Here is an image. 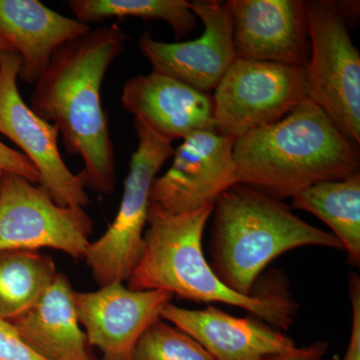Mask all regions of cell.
<instances>
[{
	"label": "cell",
	"instance_id": "obj_26",
	"mask_svg": "<svg viewBox=\"0 0 360 360\" xmlns=\"http://www.w3.org/2000/svg\"><path fill=\"white\" fill-rule=\"evenodd\" d=\"M336 11L345 25L349 26L350 22L356 23L359 18V1L335 2Z\"/></svg>",
	"mask_w": 360,
	"mask_h": 360
},
{
	"label": "cell",
	"instance_id": "obj_12",
	"mask_svg": "<svg viewBox=\"0 0 360 360\" xmlns=\"http://www.w3.org/2000/svg\"><path fill=\"white\" fill-rule=\"evenodd\" d=\"M174 295L162 290H131L120 281L90 292L75 291L78 321L101 360H129L137 342Z\"/></svg>",
	"mask_w": 360,
	"mask_h": 360
},
{
	"label": "cell",
	"instance_id": "obj_14",
	"mask_svg": "<svg viewBox=\"0 0 360 360\" xmlns=\"http://www.w3.org/2000/svg\"><path fill=\"white\" fill-rule=\"evenodd\" d=\"M161 319L193 338L215 360H269L296 347L295 340L281 329L215 307L191 310L169 302L161 311Z\"/></svg>",
	"mask_w": 360,
	"mask_h": 360
},
{
	"label": "cell",
	"instance_id": "obj_4",
	"mask_svg": "<svg viewBox=\"0 0 360 360\" xmlns=\"http://www.w3.org/2000/svg\"><path fill=\"white\" fill-rule=\"evenodd\" d=\"M212 269L231 290L253 295L258 276L279 255L302 246L343 250L333 234L316 229L281 200L243 184L219 196L213 208Z\"/></svg>",
	"mask_w": 360,
	"mask_h": 360
},
{
	"label": "cell",
	"instance_id": "obj_23",
	"mask_svg": "<svg viewBox=\"0 0 360 360\" xmlns=\"http://www.w3.org/2000/svg\"><path fill=\"white\" fill-rule=\"evenodd\" d=\"M0 172L20 175L33 184H39V175L34 165L22 153L0 141Z\"/></svg>",
	"mask_w": 360,
	"mask_h": 360
},
{
	"label": "cell",
	"instance_id": "obj_1",
	"mask_svg": "<svg viewBox=\"0 0 360 360\" xmlns=\"http://www.w3.org/2000/svg\"><path fill=\"white\" fill-rule=\"evenodd\" d=\"M127 40L111 25L60 45L30 98V108L58 129L68 153L84 160L85 186L106 195L115 191L116 162L101 86Z\"/></svg>",
	"mask_w": 360,
	"mask_h": 360
},
{
	"label": "cell",
	"instance_id": "obj_27",
	"mask_svg": "<svg viewBox=\"0 0 360 360\" xmlns=\"http://www.w3.org/2000/svg\"><path fill=\"white\" fill-rule=\"evenodd\" d=\"M4 52H15L14 51V49L13 47L11 46L6 40H4L2 39H0V58H1L2 54L4 53Z\"/></svg>",
	"mask_w": 360,
	"mask_h": 360
},
{
	"label": "cell",
	"instance_id": "obj_11",
	"mask_svg": "<svg viewBox=\"0 0 360 360\" xmlns=\"http://www.w3.org/2000/svg\"><path fill=\"white\" fill-rule=\"evenodd\" d=\"M189 6L205 25L200 37L168 44L146 32L139 37V49L155 72L210 94L236 59L233 25L226 2L196 0Z\"/></svg>",
	"mask_w": 360,
	"mask_h": 360
},
{
	"label": "cell",
	"instance_id": "obj_3",
	"mask_svg": "<svg viewBox=\"0 0 360 360\" xmlns=\"http://www.w3.org/2000/svg\"><path fill=\"white\" fill-rule=\"evenodd\" d=\"M214 206L172 214L149 205L143 250L129 278L131 290H162L195 302H220L240 307L272 328L288 330L295 303L284 286L241 295L227 288L202 251L205 225Z\"/></svg>",
	"mask_w": 360,
	"mask_h": 360
},
{
	"label": "cell",
	"instance_id": "obj_19",
	"mask_svg": "<svg viewBox=\"0 0 360 360\" xmlns=\"http://www.w3.org/2000/svg\"><path fill=\"white\" fill-rule=\"evenodd\" d=\"M58 272L39 251L0 252V317L11 321L34 307Z\"/></svg>",
	"mask_w": 360,
	"mask_h": 360
},
{
	"label": "cell",
	"instance_id": "obj_8",
	"mask_svg": "<svg viewBox=\"0 0 360 360\" xmlns=\"http://www.w3.org/2000/svg\"><path fill=\"white\" fill-rule=\"evenodd\" d=\"M94 224L84 207L56 205L40 187L13 174L0 180V252L52 248L84 257Z\"/></svg>",
	"mask_w": 360,
	"mask_h": 360
},
{
	"label": "cell",
	"instance_id": "obj_6",
	"mask_svg": "<svg viewBox=\"0 0 360 360\" xmlns=\"http://www.w3.org/2000/svg\"><path fill=\"white\" fill-rule=\"evenodd\" d=\"M310 58L309 101L317 104L350 141L360 142V54L335 1H304Z\"/></svg>",
	"mask_w": 360,
	"mask_h": 360
},
{
	"label": "cell",
	"instance_id": "obj_10",
	"mask_svg": "<svg viewBox=\"0 0 360 360\" xmlns=\"http://www.w3.org/2000/svg\"><path fill=\"white\" fill-rule=\"evenodd\" d=\"M236 141L217 129L200 130L182 139L172 167L153 181L150 203L172 214L214 206L224 191L238 184Z\"/></svg>",
	"mask_w": 360,
	"mask_h": 360
},
{
	"label": "cell",
	"instance_id": "obj_9",
	"mask_svg": "<svg viewBox=\"0 0 360 360\" xmlns=\"http://www.w3.org/2000/svg\"><path fill=\"white\" fill-rule=\"evenodd\" d=\"M21 58L4 52L0 58V134L11 139L34 165L40 188L60 206L84 207L89 203L84 174L66 167L58 148V129L25 103L18 89Z\"/></svg>",
	"mask_w": 360,
	"mask_h": 360
},
{
	"label": "cell",
	"instance_id": "obj_2",
	"mask_svg": "<svg viewBox=\"0 0 360 360\" xmlns=\"http://www.w3.org/2000/svg\"><path fill=\"white\" fill-rule=\"evenodd\" d=\"M236 181L283 200L319 182L359 172V144L311 101L236 139Z\"/></svg>",
	"mask_w": 360,
	"mask_h": 360
},
{
	"label": "cell",
	"instance_id": "obj_24",
	"mask_svg": "<svg viewBox=\"0 0 360 360\" xmlns=\"http://www.w3.org/2000/svg\"><path fill=\"white\" fill-rule=\"evenodd\" d=\"M349 296L352 309V328L349 343L345 356L341 360H360V278L357 274H350ZM330 360H340L338 357Z\"/></svg>",
	"mask_w": 360,
	"mask_h": 360
},
{
	"label": "cell",
	"instance_id": "obj_18",
	"mask_svg": "<svg viewBox=\"0 0 360 360\" xmlns=\"http://www.w3.org/2000/svg\"><path fill=\"white\" fill-rule=\"evenodd\" d=\"M292 207L321 219L333 231L348 262L360 264V174L319 182L293 195Z\"/></svg>",
	"mask_w": 360,
	"mask_h": 360
},
{
	"label": "cell",
	"instance_id": "obj_13",
	"mask_svg": "<svg viewBox=\"0 0 360 360\" xmlns=\"http://www.w3.org/2000/svg\"><path fill=\"white\" fill-rule=\"evenodd\" d=\"M236 58L307 68L310 58L304 1L229 0Z\"/></svg>",
	"mask_w": 360,
	"mask_h": 360
},
{
	"label": "cell",
	"instance_id": "obj_7",
	"mask_svg": "<svg viewBox=\"0 0 360 360\" xmlns=\"http://www.w3.org/2000/svg\"><path fill=\"white\" fill-rule=\"evenodd\" d=\"M212 96L215 129L234 139L278 122L309 99L305 68L236 58Z\"/></svg>",
	"mask_w": 360,
	"mask_h": 360
},
{
	"label": "cell",
	"instance_id": "obj_22",
	"mask_svg": "<svg viewBox=\"0 0 360 360\" xmlns=\"http://www.w3.org/2000/svg\"><path fill=\"white\" fill-rule=\"evenodd\" d=\"M0 360H44L21 340L11 321L0 317Z\"/></svg>",
	"mask_w": 360,
	"mask_h": 360
},
{
	"label": "cell",
	"instance_id": "obj_28",
	"mask_svg": "<svg viewBox=\"0 0 360 360\" xmlns=\"http://www.w3.org/2000/svg\"><path fill=\"white\" fill-rule=\"evenodd\" d=\"M2 175H4V172H0V180L2 179Z\"/></svg>",
	"mask_w": 360,
	"mask_h": 360
},
{
	"label": "cell",
	"instance_id": "obj_20",
	"mask_svg": "<svg viewBox=\"0 0 360 360\" xmlns=\"http://www.w3.org/2000/svg\"><path fill=\"white\" fill-rule=\"evenodd\" d=\"M68 6L75 20L85 25L110 18L165 21L172 26L176 39L193 32L198 23L186 0H70Z\"/></svg>",
	"mask_w": 360,
	"mask_h": 360
},
{
	"label": "cell",
	"instance_id": "obj_16",
	"mask_svg": "<svg viewBox=\"0 0 360 360\" xmlns=\"http://www.w3.org/2000/svg\"><path fill=\"white\" fill-rule=\"evenodd\" d=\"M89 25L65 18L37 0H0V39L20 54V77L34 84L60 45L86 34Z\"/></svg>",
	"mask_w": 360,
	"mask_h": 360
},
{
	"label": "cell",
	"instance_id": "obj_21",
	"mask_svg": "<svg viewBox=\"0 0 360 360\" xmlns=\"http://www.w3.org/2000/svg\"><path fill=\"white\" fill-rule=\"evenodd\" d=\"M129 360H215L186 333L158 319L141 336Z\"/></svg>",
	"mask_w": 360,
	"mask_h": 360
},
{
	"label": "cell",
	"instance_id": "obj_29",
	"mask_svg": "<svg viewBox=\"0 0 360 360\" xmlns=\"http://www.w3.org/2000/svg\"><path fill=\"white\" fill-rule=\"evenodd\" d=\"M321 360H323V359H321Z\"/></svg>",
	"mask_w": 360,
	"mask_h": 360
},
{
	"label": "cell",
	"instance_id": "obj_15",
	"mask_svg": "<svg viewBox=\"0 0 360 360\" xmlns=\"http://www.w3.org/2000/svg\"><path fill=\"white\" fill-rule=\"evenodd\" d=\"M120 101L123 110L172 142L215 129L212 96L155 71L127 80Z\"/></svg>",
	"mask_w": 360,
	"mask_h": 360
},
{
	"label": "cell",
	"instance_id": "obj_5",
	"mask_svg": "<svg viewBox=\"0 0 360 360\" xmlns=\"http://www.w3.org/2000/svg\"><path fill=\"white\" fill-rule=\"evenodd\" d=\"M134 130L137 148L130 160L117 214L108 231L89 243L84 255L101 286L129 278L143 250L151 187L160 168L174 153L172 141L137 118Z\"/></svg>",
	"mask_w": 360,
	"mask_h": 360
},
{
	"label": "cell",
	"instance_id": "obj_25",
	"mask_svg": "<svg viewBox=\"0 0 360 360\" xmlns=\"http://www.w3.org/2000/svg\"><path fill=\"white\" fill-rule=\"evenodd\" d=\"M328 341H315L309 347L293 348L285 354L276 355L269 360H321L328 352Z\"/></svg>",
	"mask_w": 360,
	"mask_h": 360
},
{
	"label": "cell",
	"instance_id": "obj_17",
	"mask_svg": "<svg viewBox=\"0 0 360 360\" xmlns=\"http://www.w3.org/2000/svg\"><path fill=\"white\" fill-rule=\"evenodd\" d=\"M75 291L58 274L39 302L11 321L26 345L44 360H97L78 321Z\"/></svg>",
	"mask_w": 360,
	"mask_h": 360
}]
</instances>
